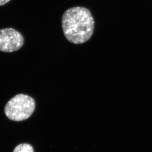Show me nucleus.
<instances>
[{"instance_id": "nucleus-1", "label": "nucleus", "mask_w": 152, "mask_h": 152, "mask_svg": "<svg viewBox=\"0 0 152 152\" xmlns=\"http://www.w3.org/2000/svg\"><path fill=\"white\" fill-rule=\"evenodd\" d=\"M94 26L92 13L86 7L69 8L62 16L64 34L71 43L78 45L87 42L93 34Z\"/></svg>"}, {"instance_id": "nucleus-2", "label": "nucleus", "mask_w": 152, "mask_h": 152, "mask_svg": "<svg viewBox=\"0 0 152 152\" xmlns=\"http://www.w3.org/2000/svg\"><path fill=\"white\" fill-rule=\"evenodd\" d=\"M36 108L34 99L24 94H19L12 98L4 107L5 115L12 121L21 122L30 117Z\"/></svg>"}, {"instance_id": "nucleus-3", "label": "nucleus", "mask_w": 152, "mask_h": 152, "mask_svg": "<svg viewBox=\"0 0 152 152\" xmlns=\"http://www.w3.org/2000/svg\"><path fill=\"white\" fill-rule=\"evenodd\" d=\"M21 33L12 28L0 29V51L12 52L18 50L24 45Z\"/></svg>"}, {"instance_id": "nucleus-4", "label": "nucleus", "mask_w": 152, "mask_h": 152, "mask_svg": "<svg viewBox=\"0 0 152 152\" xmlns=\"http://www.w3.org/2000/svg\"><path fill=\"white\" fill-rule=\"evenodd\" d=\"M13 152H34L33 147L27 143L21 144L15 148Z\"/></svg>"}, {"instance_id": "nucleus-5", "label": "nucleus", "mask_w": 152, "mask_h": 152, "mask_svg": "<svg viewBox=\"0 0 152 152\" xmlns=\"http://www.w3.org/2000/svg\"><path fill=\"white\" fill-rule=\"evenodd\" d=\"M10 0H0V6H3L9 3Z\"/></svg>"}]
</instances>
